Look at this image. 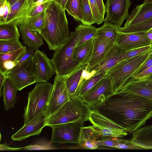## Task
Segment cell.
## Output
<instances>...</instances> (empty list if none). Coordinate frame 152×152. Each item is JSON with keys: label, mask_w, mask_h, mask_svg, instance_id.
<instances>
[{"label": "cell", "mask_w": 152, "mask_h": 152, "mask_svg": "<svg viewBox=\"0 0 152 152\" xmlns=\"http://www.w3.org/2000/svg\"><path fill=\"white\" fill-rule=\"evenodd\" d=\"M96 109L131 133L152 117V101L129 93H115Z\"/></svg>", "instance_id": "6da1fadb"}, {"label": "cell", "mask_w": 152, "mask_h": 152, "mask_svg": "<svg viewBox=\"0 0 152 152\" xmlns=\"http://www.w3.org/2000/svg\"><path fill=\"white\" fill-rule=\"evenodd\" d=\"M40 34L49 49L53 50L62 45L70 34L65 10L53 1L49 2L45 11Z\"/></svg>", "instance_id": "7a4b0ae2"}, {"label": "cell", "mask_w": 152, "mask_h": 152, "mask_svg": "<svg viewBox=\"0 0 152 152\" xmlns=\"http://www.w3.org/2000/svg\"><path fill=\"white\" fill-rule=\"evenodd\" d=\"M152 55V47L137 56L123 60L107 71L106 77L112 84L114 92L120 91L129 79L138 72Z\"/></svg>", "instance_id": "3957f363"}, {"label": "cell", "mask_w": 152, "mask_h": 152, "mask_svg": "<svg viewBox=\"0 0 152 152\" xmlns=\"http://www.w3.org/2000/svg\"><path fill=\"white\" fill-rule=\"evenodd\" d=\"M91 109L82 99L74 95L48 117L46 126L76 122L83 124L88 120Z\"/></svg>", "instance_id": "277c9868"}, {"label": "cell", "mask_w": 152, "mask_h": 152, "mask_svg": "<svg viewBox=\"0 0 152 152\" xmlns=\"http://www.w3.org/2000/svg\"><path fill=\"white\" fill-rule=\"evenodd\" d=\"M78 37L76 30L72 32L66 41L58 49L54 50L51 62L53 65L56 76L65 77L69 75L82 64L74 59V49Z\"/></svg>", "instance_id": "5b68a950"}, {"label": "cell", "mask_w": 152, "mask_h": 152, "mask_svg": "<svg viewBox=\"0 0 152 152\" xmlns=\"http://www.w3.org/2000/svg\"><path fill=\"white\" fill-rule=\"evenodd\" d=\"M53 87V84L49 82L38 83L28 92L27 104L24 108L23 116L24 124L47 109Z\"/></svg>", "instance_id": "8992f818"}, {"label": "cell", "mask_w": 152, "mask_h": 152, "mask_svg": "<svg viewBox=\"0 0 152 152\" xmlns=\"http://www.w3.org/2000/svg\"><path fill=\"white\" fill-rule=\"evenodd\" d=\"M88 120L103 139L109 137H122L128 134L121 126L102 114L97 109L91 110Z\"/></svg>", "instance_id": "52a82bcc"}, {"label": "cell", "mask_w": 152, "mask_h": 152, "mask_svg": "<svg viewBox=\"0 0 152 152\" xmlns=\"http://www.w3.org/2000/svg\"><path fill=\"white\" fill-rule=\"evenodd\" d=\"M5 77L13 83L18 91L35 83L33 56L8 72Z\"/></svg>", "instance_id": "ba28073f"}, {"label": "cell", "mask_w": 152, "mask_h": 152, "mask_svg": "<svg viewBox=\"0 0 152 152\" xmlns=\"http://www.w3.org/2000/svg\"><path fill=\"white\" fill-rule=\"evenodd\" d=\"M115 93L111 82L105 77L99 81L81 98L92 110L96 109Z\"/></svg>", "instance_id": "9c48e42d"}, {"label": "cell", "mask_w": 152, "mask_h": 152, "mask_svg": "<svg viewBox=\"0 0 152 152\" xmlns=\"http://www.w3.org/2000/svg\"><path fill=\"white\" fill-rule=\"evenodd\" d=\"M83 124L70 122L51 126L52 134L50 143L78 144V139Z\"/></svg>", "instance_id": "30bf717a"}, {"label": "cell", "mask_w": 152, "mask_h": 152, "mask_svg": "<svg viewBox=\"0 0 152 152\" xmlns=\"http://www.w3.org/2000/svg\"><path fill=\"white\" fill-rule=\"evenodd\" d=\"M131 4V0H107L104 23L121 27L129 15L128 10Z\"/></svg>", "instance_id": "8fae6325"}, {"label": "cell", "mask_w": 152, "mask_h": 152, "mask_svg": "<svg viewBox=\"0 0 152 152\" xmlns=\"http://www.w3.org/2000/svg\"><path fill=\"white\" fill-rule=\"evenodd\" d=\"M115 43L124 51L152 45V40L147 32L124 33L119 30L116 36Z\"/></svg>", "instance_id": "7c38bea8"}, {"label": "cell", "mask_w": 152, "mask_h": 152, "mask_svg": "<svg viewBox=\"0 0 152 152\" xmlns=\"http://www.w3.org/2000/svg\"><path fill=\"white\" fill-rule=\"evenodd\" d=\"M72 96L66 88L65 77L60 78L56 76L46 110L48 117L55 113L66 103Z\"/></svg>", "instance_id": "4fadbf2b"}, {"label": "cell", "mask_w": 152, "mask_h": 152, "mask_svg": "<svg viewBox=\"0 0 152 152\" xmlns=\"http://www.w3.org/2000/svg\"><path fill=\"white\" fill-rule=\"evenodd\" d=\"M119 91L134 94L152 101V73L138 78L131 77Z\"/></svg>", "instance_id": "5bb4252c"}, {"label": "cell", "mask_w": 152, "mask_h": 152, "mask_svg": "<svg viewBox=\"0 0 152 152\" xmlns=\"http://www.w3.org/2000/svg\"><path fill=\"white\" fill-rule=\"evenodd\" d=\"M35 83L48 82L55 73L50 59L42 51L35 50L33 56Z\"/></svg>", "instance_id": "9a60e30c"}, {"label": "cell", "mask_w": 152, "mask_h": 152, "mask_svg": "<svg viewBox=\"0 0 152 152\" xmlns=\"http://www.w3.org/2000/svg\"><path fill=\"white\" fill-rule=\"evenodd\" d=\"M46 110H43L12 135L11 139L15 141L24 140L30 136L39 134L46 126L48 117Z\"/></svg>", "instance_id": "2e32d148"}, {"label": "cell", "mask_w": 152, "mask_h": 152, "mask_svg": "<svg viewBox=\"0 0 152 152\" xmlns=\"http://www.w3.org/2000/svg\"><path fill=\"white\" fill-rule=\"evenodd\" d=\"M124 50L115 43L104 58L96 64L88 67L87 71L93 75L107 71L120 61L121 55Z\"/></svg>", "instance_id": "e0dca14e"}, {"label": "cell", "mask_w": 152, "mask_h": 152, "mask_svg": "<svg viewBox=\"0 0 152 152\" xmlns=\"http://www.w3.org/2000/svg\"><path fill=\"white\" fill-rule=\"evenodd\" d=\"M129 140L136 149H152V124L142 126Z\"/></svg>", "instance_id": "ac0fdd59"}, {"label": "cell", "mask_w": 152, "mask_h": 152, "mask_svg": "<svg viewBox=\"0 0 152 152\" xmlns=\"http://www.w3.org/2000/svg\"><path fill=\"white\" fill-rule=\"evenodd\" d=\"M26 50V45H25L16 50L0 54V73L5 77L7 73L17 65Z\"/></svg>", "instance_id": "d6986e66"}, {"label": "cell", "mask_w": 152, "mask_h": 152, "mask_svg": "<svg viewBox=\"0 0 152 152\" xmlns=\"http://www.w3.org/2000/svg\"><path fill=\"white\" fill-rule=\"evenodd\" d=\"M115 43L110 40L94 37L92 54L88 67H92L99 62Z\"/></svg>", "instance_id": "ffe728a7"}, {"label": "cell", "mask_w": 152, "mask_h": 152, "mask_svg": "<svg viewBox=\"0 0 152 152\" xmlns=\"http://www.w3.org/2000/svg\"><path fill=\"white\" fill-rule=\"evenodd\" d=\"M152 18V3H143L137 5L127 18L124 27H127L145 21Z\"/></svg>", "instance_id": "44dd1931"}, {"label": "cell", "mask_w": 152, "mask_h": 152, "mask_svg": "<svg viewBox=\"0 0 152 152\" xmlns=\"http://www.w3.org/2000/svg\"><path fill=\"white\" fill-rule=\"evenodd\" d=\"M99 135L98 131L92 126L82 127L79 134L78 144L84 148L95 149L99 147L96 141Z\"/></svg>", "instance_id": "7402d4cb"}, {"label": "cell", "mask_w": 152, "mask_h": 152, "mask_svg": "<svg viewBox=\"0 0 152 152\" xmlns=\"http://www.w3.org/2000/svg\"><path fill=\"white\" fill-rule=\"evenodd\" d=\"M94 37L77 46L73 51L74 60L81 64H88L93 50Z\"/></svg>", "instance_id": "603a6c76"}, {"label": "cell", "mask_w": 152, "mask_h": 152, "mask_svg": "<svg viewBox=\"0 0 152 152\" xmlns=\"http://www.w3.org/2000/svg\"><path fill=\"white\" fill-rule=\"evenodd\" d=\"M17 91L12 82L5 77L2 91L5 110H7L15 106L17 101Z\"/></svg>", "instance_id": "cb8c5ba5"}, {"label": "cell", "mask_w": 152, "mask_h": 152, "mask_svg": "<svg viewBox=\"0 0 152 152\" xmlns=\"http://www.w3.org/2000/svg\"><path fill=\"white\" fill-rule=\"evenodd\" d=\"M19 30L23 40V42L35 50L43 44L42 37L40 34L34 30L26 28L20 25Z\"/></svg>", "instance_id": "d4e9b609"}, {"label": "cell", "mask_w": 152, "mask_h": 152, "mask_svg": "<svg viewBox=\"0 0 152 152\" xmlns=\"http://www.w3.org/2000/svg\"><path fill=\"white\" fill-rule=\"evenodd\" d=\"M107 71L95 74L86 79H83L79 83L75 96L81 98L84 95L99 81L106 77Z\"/></svg>", "instance_id": "484cf974"}, {"label": "cell", "mask_w": 152, "mask_h": 152, "mask_svg": "<svg viewBox=\"0 0 152 152\" xmlns=\"http://www.w3.org/2000/svg\"><path fill=\"white\" fill-rule=\"evenodd\" d=\"M88 65V64H82L72 73L65 77L66 88L72 96L75 95L83 71Z\"/></svg>", "instance_id": "4316f807"}, {"label": "cell", "mask_w": 152, "mask_h": 152, "mask_svg": "<svg viewBox=\"0 0 152 152\" xmlns=\"http://www.w3.org/2000/svg\"><path fill=\"white\" fill-rule=\"evenodd\" d=\"M118 26L110 23H104L100 27L96 28L94 37L115 42L119 31Z\"/></svg>", "instance_id": "83f0119b"}, {"label": "cell", "mask_w": 152, "mask_h": 152, "mask_svg": "<svg viewBox=\"0 0 152 152\" xmlns=\"http://www.w3.org/2000/svg\"><path fill=\"white\" fill-rule=\"evenodd\" d=\"M31 2V0H18L17 1L11 6L6 22L15 23L25 12Z\"/></svg>", "instance_id": "f1b7e54d"}, {"label": "cell", "mask_w": 152, "mask_h": 152, "mask_svg": "<svg viewBox=\"0 0 152 152\" xmlns=\"http://www.w3.org/2000/svg\"><path fill=\"white\" fill-rule=\"evenodd\" d=\"M16 25L12 22L0 24V40H18L20 37Z\"/></svg>", "instance_id": "f546056e"}, {"label": "cell", "mask_w": 152, "mask_h": 152, "mask_svg": "<svg viewBox=\"0 0 152 152\" xmlns=\"http://www.w3.org/2000/svg\"><path fill=\"white\" fill-rule=\"evenodd\" d=\"M119 137H109L96 141L98 145L111 147L118 148L134 149L129 140L118 138Z\"/></svg>", "instance_id": "4dcf8cb0"}, {"label": "cell", "mask_w": 152, "mask_h": 152, "mask_svg": "<svg viewBox=\"0 0 152 152\" xmlns=\"http://www.w3.org/2000/svg\"><path fill=\"white\" fill-rule=\"evenodd\" d=\"M75 29L78 33V37L75 45L77 46L94 37L96 28L92 25H86L80 23Z\"/></svg>", "instance_id": "1f68e13d"}, {"label": "cell", "mask_w": 152, "mask_h": 152, "mask_svg": "<svg viewBox=\"0 0 152 152\" xmlns=\"http://www.w3.org/2000/svg\"><path fill=\"white\" fill-rule=\"evenodd\" d=\"M65 10L75 20L81 22L83 18L82 0H68Z\"/></svg>", "instance_id": "d6a6232c"}, {"label": "cell", "mask_w": 152, "mask_h": 152, "mask_svg": "<svg viewBox=\"0 0 152 152\" xmlns=\"http://www.w3.org/2000/svg\"><path fill=\"white\" fill-rule=\"evenodd\" d=\"M44 18L45 12L35 16L27 19L20 25L26 28L40 33L43 25Z\"/></svg>", "instance_id": "836d02e7"}, {"label": "cell", "mask_w": 152, "mask_h": 152, "mask_svg": "<svg viewBox=\"0 0 152 152\" xmlns=\"http://www.w3.org/2000/svg\"><path fill=\"white\" fill-rule=\"evenodd\" d=\"M152 28V18L145 21L127 27H119L120 31L124 33L140 31L147 32Z\"/></svg>", "instance_id": "e575fe53"}, {"label": "cell", "mask_w": 152, "mask_h": 152, "mask_svg": "<svg viewBox=\"0 0 152 152\" xmlns=\"http://www.w3.org/2000/svg\"><path fill=\"white\" fill-rule=\"evenodd\" d=\"M82 24L91 25L96 23L92 13L89 0H82Z\"/></svg>", "instance_id": "d590c367"}, {"label": "cell", "mask_w": 152, "mask_h": 152, "mask_svg": "<svg viewBox=\"0 0 152 152\" xmlns=\"http://www.w3.org/2000/svg\"><path fill=\"white\" fill-rule=\"evenodd\" d=\"M23 46L19 39L0 40V54L10 52Z\"/></svg>", "instance_id": "8d00e7d4"}, {"label": "cell", "mask_w": 152, "mask_h": 152, "mask_svg": "<svg viewBox=\"0 0 152 152\" xmlns=\"http://www.w3.org/2000/svg\"><path fill=\"white\" fill-rule=\"evenodd\" d=\"M49 2L45 3L40 5L32 3V5L22 19L20 24L27 19L35 16L45 12Z\"/></svg>", "instance_id": "74e56055"}, {"label": "cell", "mask_w": 152, "mask_h": 152, "mask_svg": "<svg viewBox=\"0 0 152 152\" xmlns=\"http://www.w3.org/2000/svg\"><path fill=\"white\" fill-rule=\"evenodd\" d=\"M152 47V45L137 48L124 51L121 54L120 61L134 57L148 50Z\"/></svg>", "instance_id": "f35d334b"}, {"label": "cell", "mask_w": 152, "mask_h": 152, "mask_svg": "<svg viewBox=\"0 0 152 152\" xmlns=\"http://www.w3.org/2000/svg\"><path fill=\"white\" fill-rule=\"evenodd\" d=\"M0 24L6 22L10 12L11 5L6 0H0Z\"/></svg>", "instance_id": "ab89813d"}, {"label": "cell", "mask_w": 152, "mask_h": 152, "mask_svg": "<svg viewBox=\"0 0 152 152\" xmlns=\"http://www.w3.org/2000/svg\"><path fill=\"white\" fill-rule=\"evenodd\" d=\"M92 13L96 23L98 25L105 21L100 15L95 0H89Z\"/></svg>", "instance_id": "60d3db41"}, {"label": "cell", "mask_w": 152, "mask_h": 152, "mask_svg": "<svg viewBox=\"0 0 152 152\" xmlns=\"http://www.w3.org/2000/svg\"><path fill=\"white\" fill-rule=\"evenodd\" d=\"M35 50L34 48L28 47L26 52L18 62L16 65H20L30 57L33 56L35 52V50Z\"/></svg>", "instance_id": "b9f144b4"}, {"label": "cell", "mask_w": 152, "mask_h": 152, "mask_svg": "<svg viewBox=\"0 0 152 152\" xmlns=\"http://www.w3.org/2000/svg\"><path fill=\"white\" fill-rule=\"evenodd\" d=\"M100 13L102 17L104 18L105 13V6L103 0H95Z\"/></svg>", "instance_id": "7bdbcfd3"}, {"label": "cell", "mask_w": 152, "mask_h": 152, "mask_svg": "<svg viewBox=\"0 0 152 152\" xmlns=\"http://www.w3.org/2000/svg\"><path fill=\"white\" fill-rule=\"evenodd\" d=\"M152 73V66L147 68L144 70L138 73L137 74L133 77L136 78H138Z\"/></svg>", "instance_id": "ee69618b"}, {"label": "cell", "mask_w": 152, "mask_h": 152, "mask_svg": "<svg viewBox=\"0 0 152 152\" xmlns=\"http://www.w3.org/2000/svg\"><path fill=\"white\" fill-rule=\"evenodd\" d=\"M152 66V55L151 57L143 64L140 69L138 73ZM137 73V74H138Z\"/></svg>", "instance_id": "f6af8a7d"}, {"label": "cell", "mask_w": 152, "mask_h": 152, "mask_svg": "<svg viewBox=\"0 0 152 152\" xmlns=\"http://www.w3.org/2000/svg\"><path fill=\"white\" fill-rule=\"evenodd\" d=\"M58 4L64 10H65V7L68 0H52Z\"/></svg>", "instance_id": "bcb514c9"}, {"label": "cell", "mask_w": 152, "mask_h": 152, "mask_svg": "<svg viewBox=\"0 0 152 152\" xmlns=\"http://www.w3.org/2000/svg\"><path fill=\"white\" fill-rule=\"evenodd\" d=\"M5 79V77L0 73V97H1L2 94L1 89L3 86L4 82Z\"/></svg>", "instance_id": "7dc6e473"}, {"label": "cell", "mask_w": 152, "mask_h": 152, "mask_svg": "<svg viewBox=\"0 0 152 152\" xmlns=\"http://www.w3.org/2000/svg\"><path fill=\"white\" fill-rule=\"evenodd\" d=\"M52 0H31L33 3L38 5H40L43 3L49 2Z\"/></svg>", "instance_id": "c3c4849f"}, {"label": "cell", "mask_w": 152, "mask_h": 152, "mask_svg": "<svg viewBox=\"0 0 152 152\" xmlns=\"http://www.w3.org/2000/svg\"><path fill=\"white\" fill-rule=\"evenodd\" d=\"M6 0L10 4L11 6L15 3L18 0Z\"/></svg>", "instance_id": "681fc988"}, {"label": "cell", "mask_w": 152, "mask_h": 152, "mask_svg": "<svg viewBox=\"0 0 152 152\" xmlns=\"http://www.w3.org/2000/svg\"><path fill=\"white\" fill-rule=\"evenodd\" d=\"M143 3L145 4L152 3V0H144Z\"/></svg>", "instance_id": "f907efd6"}, {"label": "cell", "mask_w": 152, "mask_h": 152, "mask_svg": "<svg viewBox=\"0 0 152 152\" xmlns=\"http://www.w3.org/2000/svg\"><path fill=\"white\" fill-rule=\"evenodd\" d=\"M147 32H148V33H150L152 34V31H148Z\"/></svg>", "instance_id": "816d5d0a"}]
</instances>
